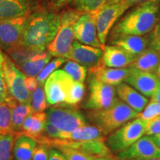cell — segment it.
I'll use <instances>...</instances> for the list:
<instances>
[{"mask_svg": "<svg viewBox=\"0 0 160 160\" xmlns=\"http://www.w3.org/2000/svg\"><path fill=\"white\" fill-rule=\"evenodd\" d=\"M59 23L60 13L35 8L26 21L22 45L35 51H46L57 34Z\"/></svg>", "mask_w": 160, "mask_h": 160, "instance_id": "obj_1", "label": "cell"}, {"mask_svg": "<svg viewBox=\"0 0 160 160\" xmlns=\"http://www.w3.org/2000/svg\"><path fill=\"white\" fill-rule=\"evenodd\" d=\"M160 0L139 3L118 20L111 29V38L122 35L144 36L153 31L159 21Z\"/></svg>", "mask_w": 160, "mask_h": 160, "instance_id": "obj_2", "label": "cell"}, {"mask_svg": "<svg viewBox=\"0 0 160 160\" xmlns=\"http://www.w3.org/2000/svg\"><path fill=\"white\" fill-rule=\"evenodd\" d=\"M139 113L117 99L107 108L91 111L88 113L90 121L99 128L105 136L111 134L128 122L135 119Z\"/></svg>", "mask_w": 160, "mask_h": 160, "instance_id": "obj_3", "label": "cell"}, {"mask_svg": "<svg viewBox=\"0 0 160 160\" xmlns=\"http://www.w3.org/2000/svg\"><path fill=\"white\" fill-rule=\"evenodd\" d=\"M82 13L73 8L65 10L60 13V23L57 33L46 49L52 57L68 59L75 39L73 25Z\"/></svg>", "mask_w": 160, "mask_h": 160, "instance_id": "obj_4", "label": "cell"}, {"mask_svg": "<svg viewBox=\"0 0 160 160\" xmlns=\"http://www.w3.org/2000/svg\"><path fill=\"white\" fill-rule=\"evenodd\" d=\"M147 121L139 117L128 122L108 135L105 143L112 153H117L145 135Z\"/></svg>", "mask_w": 160, "mask_h": 160, "instance_id": "obj_5", "label": "cell"}, {"mask_svg": "<svg viewBox=\"0 0 160 160\" xmlns=\"http://www.w3.org/2000/svg\"><path fill=\"white\" fill-rule=\"evenodd\" d=\"M48 121L53 124L61 132H71L87 124L85 117L76 106L66 104L52 105L48 109Z\"/></svg>", "mask_w": 160, "mask_h": 160, "instance_id": "obj_6", "label": "cell"}, {"mask_svg": "<svg viewBox=\"0 0 160 160\" xmlns=\"http://www.w3.org/2000/svg\"><path fill=\"white\" fill-rule=\"evenodd\" d=\"M3 72L10 95L21 103L31 104V94L26 89V76L16 65L7 53H4Z\"/></svg>", "mask_w": 160, "mask_h": 160, "instance_id": "obj_7", "label": "cell"}, {"mask_svg": "<svg viewBox=\"0 0 160 160\" xmlns=\"http://www.w3.org/2000/svg\"><path fill=\"white\" fill-rule=\"evenodd\" d=\"M117 99L115 86L105 84L90 76L89 95L83 108L91 111L107 108Z\"/></svg>", "mask_w": 160, "mask_h": 160, "instance_id": "obj_8", "label": "cell"}, {"mask_svg": "<svg viewBox=\"0 0 160 160\" xmlns=\"http://www.w3.org/2000/svg\"><path fill=\"white\" fill-rule=\"evenodd\" d=\"M28 16L0 20V49L5 52L22 45L26 21Z\"/></svg>", "mask_w": 160, "mask_h": 160, "instance_id": "obj_9", "label": "cell"}, {"mask_svg": "<svg viewBox=\"0 0 160 160\" xmlns=\"http://www.w3.org/2000/svg\"><path fill=\"white\" fill-rule=\"evenodd\" d=\"M73 82L63 69L57 70L45 81L44 90L49 105L64 104L70 86Z\"/></svg>", "mask_w": 160, "mask_h": 160, "instance_id": "obj_10", "label": "cell"}, {"mask_svg": "<svg viewBox=\"0 0 160 160\" xmlns=\"http://www.w3.org/2000/svg\"><path fill=\"white\" fill-rule=\"evenodd\" d=\"M126 11L123 3L121 2L117 4L105 3L97 12L96 24L97 35L102 45H105L108 36L111 29Z\"/></svg>", "mask_w": 160, "mask_h": 160, "instance_id": "obj_11", "label": "cell"}, {"mask_svg": "<svg viewBox=\"0 0 160 160\" xmlns=\"http://www.w3.org/2000/svg\"><path fill=\"white\" fill-rule=\"evenodd\" d=\"M96 17L97 12L82 13L73 25L74 38L80 43L103 49L105 45H102L98 38Z\"/></svg>", "mask_w": 160, "mask_h": 160, "instance_id": "obj_12", "label": "cell"}, {"mask_svg": "<svg viewBox=\"0 0 160 160\" xmlns=\"http://www.w3.org/2000/svg\"><path fill=\"white\" fill-rule=\"evenodd\" d=\"M159 157L160 148L148 135H144L128 148L117 153V160H144Z\"/></svg>", "mask_w": 160, "mask_h": 160, "instance_id": "obj_13", "label": "cell"}, {"mask_svg": "<svg viewBox=\"0 0 160 160\" xmlns=\"http://www.w3.org/2000/svg\"><path fill=\"white\" fill-rule=\"evenodd\" d=\"M102 48L74 41L72 45L68 59L79 63L89 70L102 64Z\"/></svg>", "mask_w": 160, "mask_h": 160, "instance_id": "obj_14", "label": "cell"}, {"mask_svg": "<svg viewBox=\"0 0 160 160\" xmlns=\"http://www.w3.org/2000/svg\"><path fill=\"white\" fill-rule=\"evenodd\" d=\"M131 68V71L125 82L146 97L151 98L160 87V79L156 73Z\"/></svg>", "mask_w": 160, "mask_h": 160, "instance_id": "obj_15", "label": "cell"}, {"mask_svg": "<svg viewBox=\"0 0 160 160\" xmlns=\"http://www.w3.org/2000/svg\"><path fill=\"white\" fill-rule=\"evenodd\" d=\"M35 8V0H0V20L29 16Z\"/></svg>", "mask_w": 160, "mask_h": 160, "instance_id": "obj_16", "label": "cell"}, {"mask_svg": "<svg viewBox=\"0 0 160 160\" xmlns=\"http://www.w3.org/2000/svg\"><path fill=\"white\" fill-rule=\"evenodd\" d=\"M137 57L117 45H105L102 64L108 68H129Z\"/></svg>", "mask_w": 160, "mask_h": 160, "instance_id": "obj_17", "label": "cell"}, {"mask_svg": "<svg viewBox=\"0 0 160 160\" xmlns=\"http://www.w3.org/2000/svg\"><path fill=\"white\" fill-rule=\"evenodd\" d=\"M90 76L99 81L112 86H117L124 82L131 71V68H113L105 67L102 64L88 70Z\"/></svg>", "mask_w": 160, "mask_h": 160, "instance_id": "obj_18", "label": "cell"}, {"mask_svg": "<svg viewBox=\"0 0 160 160\" xmlns=\"http://www.w3.org/2000/svg\"><path fill=\"white\" fill-rule=\"evenodd\" d=\"M116 90L119 99L139 113L145 108L149 102L148 97L125 82L116 86Z\"/></svg>", "mask_w": 160, "mask_h": 160, "instance_id": "obj_19", "label": "cell"}, {"mask_svg": "<svg viewBox=\"0 0 160 160\" xmlns=\"http://www.w3.org/2000/svg\"><path fill=\"white\" fill-rule=\"evenodd\" d=\"M111 45H117L131 54L138 57L148 48L150 40L143 36L122 35L111 38Z\"/></svg>", "mask_w": 160, "mask_h": 160, "instance_id": "obj_20", "label": "cell"}, {"mask_svg": "<svg viewBox=\"0 0 160 160\" xmlns=\"http://www.w3.org/2000/svg\"><path fill=\"white\" fill-rule=\"evenodd\" d=\"M52 56L46 51H33L19 68L27 77H37L43 68L51 61Z\"/></svg>", "mask_w": 160, "mask_h": 160, "instance_id": "obj_21", "label": "cell"}, {"mask_svg": "<svg viewBox=\"0 0 160 160\" xmlns=\"http://www.w3.org/2000/svg\"><path fill=\"white\" fill-rule=\"evenodd\" d=\"M38 145L37 140L25 133L16 136L13 147V160H32Z\"/></svg>", "mask_w": 160, "mask_h": 160, "instance_id": "obj_22", "label": "cell"}, {"mask_svg": "<svg viewBox=\"0 0 160 160\" xmlns=\"http://www.w3.org/2000/svg\"><path fill=\"white\" fill-rule=\"evenodd\" d=\"M47 121V114L45 111L33 112L24 121L22 133L37 139L44 135Z\"/></svg>", "mask_w": 160, "mask_h": 160, "instance_id": "obj_23", "label": "cell"}, {"mask_svg": "<svg viewBox=\"0 0 160 160\" xmlns=\"http://www.w3.org/2000/svg\"><path fill=\"white\" fill-rule=\"evenodd\" d=\"M160 64V51L149 48L138 56L129 68L157 73Z\"/></svg>", "mask_w": 160, "mask_h": 160, "instance_id": "obj_24", "label": "cell"}, {"mask_svg": "<svg viewBox=\"0 0 160 160\" xmlns=\"http://www.w3.org/2000/svg\"><path fill=\"white\" fill-rule=\"evenodd\" d=\"M11 105L12 111V123L13 128L17 135L22 133V128L26 118L33 113L31 104L21 103L11 96L7 99Z\"/></svg>", "mask_w": 160, "mask_h": 160, "instance_id": "obj_25", "label": "cell"}, {"mask_svg": "<svg viewBox=\"0 0 160 160\" xmlns=\"http://www.w3.org/2000/svg\"><path fill=\"white\" fill-rule=\"evenodd\" d=\"M105 135L96 125H86L71 132H61L58 139L69 141H88L97 139H103Z\"/></svg>", "mask_w": 160, "mask_h": 160, "instance_id": "obj_26", "label": "cell"}, {"mask_svg": "<svg viewBox=\"0 0 160 160\" xmlns=\"http://www.w3.org/2000/svg\"><path fill=\"white\" fill-rule=\"evenodd\" d=\"M0 134H14L12 123V111L8 102H0Z\"/></svg>", "mask_w": 160, "mask_h": 160, "instance_id": "obj_27", "label": "cell"}, {"mask_svg": "<svg viewBox=\"0 0 160 160\" xmlns=\"http://www.w3.org/2000/svg\"><path fill=\"white\" fill-rule=\"evenodd\" d=\"M85 93V87L84 82L73 81L68 91L64 104L71 106H77L82 100Z\"/></svg>", "mask_w": 160, "mask_h": 160, "instance_id": "obj_28", "label": "cell"}, {"mask_svg": "<svg viewBox=\"0 0 160 160\" xmlns=\"http://www.w3.org/2000/svg\"><path fill=\"white\" fill-rule=\"evenodd\" d=\"M107 0H69L73 9L82 13L97 12L106 3Z\"/></svg>", "mask_w": 160, "mask_h": 160, "instance_id": "obj_29", "label": "cell"}, {"mask_svg": "<svg viewBox=\"0 0 160 160\" xmlns=\"http://www.w3.org/2000/svg\"><path fill=\"white\" fill-rule=\"evenodd\" d=\"M31 105L33 112H43L48 108V103L46 99L43 86L39 85L31 93Z\"/></svg>", "mask_w": 160, "mask_h": 160, "instance_id": "obj_30", "label": "cell"}, {"mask_svg": "<svg viewBox=\"0 0 160 160\" xmlns=\"http://www.w3.org/2000/svg\"><path fill=\"white\" fill-rule=\"evenodd\" d=\"M63 70L75 82H84L87 77V68L79 63L69 61L64 65Z\"/></svg>", "mask_w": 160, "mask_h": 160, "instance_id": "obj_31", "label": "cell"}, {"mask_svg": "<svg viewBox=\"0 0 160 160\" xmlns=\"http://www.w3.org/2000/svg\"><path fill=\"white\" fill-rule=\"evenodd\" d=\"M15 137L14 134H0V160H13Z\"/></svg>", "mask_w": 160, "mask_h": 160, "instance_id": "obj_32", "label": "cell"}, {"mask_svg": "<svg viewBox=\"0 0 160 160\" xmlns=\"http://www.w3.org/2000/svg\"><path fill=\"white\" fill-rule=\"evenodd\" d=\"M67 62V59L65 58H60L56 57V59L50 61L46 65L41 72L39 73V75L37 77V81L39 82V85L44 86L45 83V81L47 80L49 76L53 72L57 71V68H59L61 65H62L64 63Z\"/></svg>", "mask_w": 160, "mask_h": 160, "instance_id": "obj_33", "label": "cell"}, {"mask_svg": "<svg viewBox=\"0 0 160 160\" xmlns=\"http://www.w3.org/2000/svg\"><path fill=\"white\" fill-rule=\"evenodd\" d=\"M54 148L61 152L68 160H94L97 159L95 157L88 154L78 149L73 148L66 147V146H57Z\"/></svg>", "mask_w": 160, "mask_h": 160, "instance_id": "obj_34", "label": "cell"}, {"mask_svg": "<svg viewBox=\"0 0 160 160\" xmlns=\"http://www.w3.org/2000/svg\"><path fill=\"white\" fill-rule=\"evenodd\" d=\"M160 115V102H150L146 106L145 108L143 110L141 113L138 115L137 117L140 119L148 120L153 119L157 116Z\"/></svg>", "mask_w": 160, "mask_h": 160, "instance_id": "obj_35", "label": "cell"}, {"mask_svg": "<svg viewBox=\"0 0 160 160\" xmlns=\"http://www.w3.org/2000/svg\"><path fill=\"white\" fill-rule=\"evenodd\" d=\"M3 61H4V53L0 49V102L7 101L10 95L8 91L7 85L5 80L3 72Z\"/></svg>", "mask_w": 160, "mask_h": 160, "instance_id": "obj_36", "label": "cell"}, {"mask_svg": "<svg viewBox=\"0 0 160 160\" xmlns=\"http://www.w3.org/2000/svg\"><path fill=\"white\" fill-rule=\"evenodd\" d=\"M50 148L51 147L46 144L38 143L32 160H48Z\"/></svg>", "mask_w": 160, "mask_h": 160, "instance_id": "obj_37", "label": "cell"}, {"mask_svg": "<svg viewBox=\"0 0 160 160\" xmlns=\"http://www.w3.org/2000/svg\"><path fill=\"white\" fill-rule=\"evenodd\" d=\"M150 48L160 51V19L157 22L149 38Z\"/></svg>", "mask_w": 160, "mask_h": 160, "instance_id": "obj_38", "label": "cell"}, {"mask_svg": "<svg viewBox=\"0 0 160 160\" xmlns=\"http://www.w3.org/2000/svg\"><path fill=\"white\" fill-rule=\"evenodd\" d=\"M160 133V115L147 121L145 135L152 136Z\"/></svg>", "mask_w": 160, "mask_h": 160, "instance_id": "obj_39", "label": "cell"}, {"mask_svg": "<svg viewBox=\"0 0 160 160\" xmlns=\"http://www.w3.org/2000/svg\"><path fill=\"white\" fill-rule=\"evenodd\" d=\"M44 133H45L46 137L51 138V139H58L59 137L61 131L53 124L50 122L49 121H47Z\"/></svg>", "mask_w": 160, "mask_h": 160, "instance_id": "obj_40", "label": "cell"}, {"mask_svg": "<svg viewBox=\"0 0 160 160\" xmlns=\"http://www.w3.org/2000/svg\"><path fill=\"white\" fill-rule=\"evenodd\" d=\"M25 85L26 89L31 94L37 89L38 86H39V82H38L37 77H27L26 76L25 79Z\"/></svg>", "mask_w": 160, "mask_h": 160, "instance_id": "obj_41", "label": "cell"}, {"mask_svg": "<svg viewBox=\"0 0 160 160\" xmlns=\"http://www.w3.org/2000/svg\"><path fill=\"white\" fill-rule=\"evenodd\" d=\"M48 160H68L61 152L54 148H50Z\"/></svg>", "mask_w": 160, "mask_h": 160, "instance_id": "obj_42", "label": "cell"}, {"mask_svg": "<svg viewBox=\"0 0 160 160\" xmlns=\"http://www.w3.org/2000/svg\"><path fill=\"white\" fill-rule=\"evenodd\" d=\"M147 1V0H125L123 2V5L126 9V11H128L130 8L133 7V6L138 5V4L143 2Z\"/></svg>", "mask_w": 160, "mask_h": 160, "instance_id": "obj_43", "label": "cell"}, {"mask_svg": "<svg viewBox=\"0 0 160 160\" xmlns=\"http://www.w3.org/2000/svg\"><path fill=\"white\" fill-rule=\"evenodd\" d=\"M68 1L69 0H52L54 7L57 8H60L63 7L66 4L68 3Z\"/></svg>", "mask_w": 160, "mask_h": 160, "instance_id": "obj_44", "label": "cell"}, {"mask_svg": "<svg viewBox=\"0 0 160 160\" xmlns=\"http://www.w3.org/2000/svg\"><path fill=\"white\" fill-rule=\"evenodd\" d=\"M150 102H160V87L157 90L156 93L151 98V101Z\"/></svg>", "mask_w": 160, "mask_h": 160, "instance_id": "obj_45", "label": "cell"}, {"mask_svg": "<svg viewBox=\"0 0 160 160\" xmlns=\"http://www.w3.org/2000/svg\"><path fill=\"white\" fill-rule=\"evenodd\" d=\"M151 137L154 140V142L157 144V145L160 148V133H157V134L152 135Z\"/></svg>", "mask_w": 160, "mask_h": 160, "instance_id": "obj_46", "label": "cell"}, {"mask_svg": "<svg viewBox=\"0 0 160 160\" xmlns=\"http://www.w3.org/2000/svg\"><path fill=\"white\" fill-rule=\"evenodd\" d=\"M125 0H107L106 1V3L108 4H117V3H121L123 2Z\"/></svg>", "mask_w": 160, "mask_h": 160, "instance_id": "obj_47", "label": "cell"}, {"mask_svg": "<svg viewBox=\"0 0 160 160\" xmlns=\"http://www.w3.org/2000/svg\"><path fill=\"white\" fill-rule=\"evenodd\" d=\"M94 160H116L113 159V157H99L97 158Z\"/></svg>", "mask_w": 160, "mask_h": 160, "instance_id": "obj_48", "label": "cell"}, {"mask_svg": "<svg viewBox=\"0 0 160 160\" xmlns=\"http://www.w3.org/2000/svg\"><path fill=\"white\" fill-rule=\"evenodd\" d=\"M156 74L157 75V77H159V79H160V64H159V68H158V70H157V73H156Z\"/></svg>", "mask_w": 160, "mask_h": 160, "instance_id": "obj_49", "label": "cell"}, {"mask_svg": "<svg viewBox=\"0 0 160 160\" xmlns=\"http://www.w3.org/2000/svg\"><path fill=\"white\" fill-rule=\"evenodd\" d=\"M144 160H160V157H159V158H152V159H144Z\"/></svg>", "mask_w": 160, "mask_h": 160, "instance_id": "obj_50", "label": "cell"}]
</instances>
